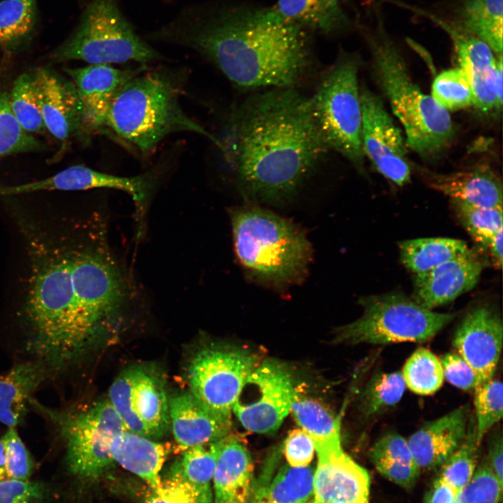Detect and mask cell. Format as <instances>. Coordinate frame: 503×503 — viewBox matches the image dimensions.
I'll return each mask as SVG.
<instances>
[{"instance_id": "cell-42", "label": "cell", "mask_w": 503, "mask_h": 503, "mask_svg": "<svg viewBox=\"0 0 503 503\" xmlns=\"http://www.w3.org/2000/svg\"><path fill=\"white\" fill-rule=\"evenodd\" d=\"M474 418L476 436L481 443L485 435L502 418L503 384L490 379L474 391Z\"/></svg>"}, {"instance_id": "cell-1", "label": "cell", "mask_w": 503, "mask_h": 503, "mask_svg": "<svg viewBox=\"0 0 503 503\" xmlns=\"http://www.w3.org/2000/svg\"><path fill=\"white\" fill-rule=\"evenodd\" d=\"M143 36L198 52L245 89L295 88L312 61L306 29L272 8L194 3Z\"/></svg>"}, {"instance_id": "cell-24", "label": "cell", "mask_w": 503, "mask_h": 503, "mask_svg": "<svg viewBox=\"0 0 503 503\" xmlns=\"http://www.w3.org/2000/svg\"><path fill=\"white\" fill-rule=\"evenodd\" d=\"M420 173L430 187L451 200L484 207H502V184L486 164L476 165L451 173L422 169Z\"/></svg>"}, {"instance_id": "cell-49", "label": "cell", "mask_w": 503, "mask_h": 503, "mask_svg": "<svg viewBox=\"0 0 503 503\" xmlns=\"http://www.w3.org/2000/svg\"><path fill=\"white\" fill-rule=\"evenodd\" d=\"M36 482L6 479L0 481V503H34L43 495Z\"/></svg>"}, {"instance_id": "cell-51", "label": "cell", "mask_w": 503, "mask_h": 503, "mask_svg": "<svg viewBox=\"0 0 503 503\" xmlns=\"http://www.w3.org/2000/svg\"><path fill=\"white\" fill-rule=\"evenodd\" d=\"M487 462L502 483L503 440L501 430H495L490 438Z\"/></svg>"}, {"instance_id": "cell-53", "label": "cell", "mask_w": 503, "mask_h": 503, "mask_svg": "<svg viewBox=\"0 0 503 503\" xmlns=\"http://www.w3.org/2000/svg\"><path fill=\"white\" fill-rule=\"evenodd\" d=\"M502 228L495 233L484 245L490 253L492 258L498 268L502 265Z\"/></svg>"}, {"instance_id": "cell-10", "label": "cell", "mask_w": 503, "mask_h": 503, "mask_svg": "<svg viewBox=\"0 0 503 503\" xmlns=\"http://www.w3.org/2000/svg\"><path fill=\"white\" fill-rule=\"evenodd\" d=\"M41 408L66 442L67 465L74 475L95 480L115 462L112 442L126 430L108 399L75 414Z\"/></svg>"}, {"instance_id": "cell-36", "label": "cell", "mask_w": 503, "mask_h": 503, "mask_svg": "<svg viewBox=\"0 0 503 503\" xmlns=\"http://www.w3.org/2000/svg\"><path fill=\"white\" fill-rule=\"evenodd\" d=\"M9 104L25 131L32 134L45 129L34 73H23L15 80L9 94Z\"/></svg>"}, {"instance_id": "cell-39", "label": "cell", "mask_w": 503, "mask_h": 503, "mask_svg": "<svg viewBox=\"0 0 503 503\" xmlns=\"http://www.w3.org/2000/svg\"><path fill=\"white\" fill-rule=\"evenodd\" d=\"M442 107L455 111L472 105L473 93L469 82L460 68L439 73L432 85L431 96Z\"/></svg>"}, {"instance_id": "cell-38", "label": "cell", "mask_w": 503, "mask_h": 503, "mask_svg": "<svg viewBox=\"0 0 503 503\" xmlns=\"http://www.w3.org/2000/svg\"><path fill=\"white\" fill-rule=\"evenodd\" d=\"M36 0L0 2V46L18 44L31 33L36 22Z\"/></svg>"}, {"instance_id": "cell-28", "label": "cell", "mask_w": 503, "mask_h": 503, "mask_svg": "<svg viewBox=\"0 0 503 503\" xmlns=\"http://www.w3.org/2000/svg\"><path fill=\"white\" fill-rule=\"evenodd\" d=\"M503 0H460L447 20L458 29L486 43L497 56L502 55Z\"/></svg>"}, {"instance_id": "cell-37", "label": "cell", "mask_w": 503, "mask_h": 503, "mask_svg": "<svg viewBox=\"0 0 503 503\" xmlns=\"http://www.w3.org/2000/svg\"><path fill=\"white\" fill-rule=\"evenodd\" d=\"M406 386L422 395H432L442 386L444 376L440 360L425 348H418L409 357L401 372Z\"/></svg>"}, {"instance_id": "cell-17", "label": "cell", "mask_w": 503, "mask_h": 503, "mask_svg": "<svg viewBox=\"0 0 503 503\" xmlns=\"http://www.w3.org/2000/svg\"><path fill=\"white\" fill-rule=\"evenodd\" d=\"M146 68L145 64L136 68L119 69L103 64L66 70L80 102L83 135L107 131V117L116 94L124 84Z\"/></svg>"}, {"instance_id": "cell-48", "label": "cell", "mask_w": 503, "mask_h": 503, "mask_svg": "<svg viewBox=\"0 0 503 503\" xmlns=\"http://www.w3.org/2000/svg\"><path fill=\"white\" fill-rule=\"evenodd\" d=\"M444 378L453 386L465 391H474L476 376L472 368L458 353H448L440 360Z\"/></svg>"}, {"instance_id": "cell-57", "label": "cell", "mask_w": 503, "mask_h": 503, "mask_svg": "<svg viewBox=\"0 0 503 503\" xmlns=\"http://www.w3.org/2000/svg\"><path fill=\"white\" fill-rule=\"evenodd\" d=\"M306 503H314V502H313V501L312 500V501L308 502H306Z\"/></svg>"}, {"instance_id": "cell-56", "label": "cell", "mask_w": 503, "mask_h": 503, "mask_svg": "<svg viewBox=\"0 0 503 503\" xmlns=\"http://www.w3.org/2000/svg\"><path fill=\"white\" fill-rule=\"evenodd\" d=\"M453 503H458V502L457 500L455 499V500Z\"/></svg>"}, {"instance_id": "cell-3", "label": "cell", "mask_w": 503, "mask_h": 503, "mask_svg": "<svg viewBox=\"0 0 503 503\" xmlns=\"http://www.w3.org/2000/svg\"><path fill=\"white\" fill-rule=\"evenodd\" d=\"M34 265L26 306L31 347L44 360L61 367L95 337L78 305L69 249L33 246Z\"/></svg>"}, {"instance_id": "cell-26", "label": "cell", "mask_w": 503, "mask_h": 503, "mask_svg": "<svg viewBox=\"0 0 503 503\" xmlns=\"http://www.w3.org/2000/svg\"><path fill=\"white\" fill-rule=\"evenodd\" d=\"M170 451L169 444L128 430L114 438L110 449L114 462L140 477L151 488L159 484L160 472Z\"/></svg>"}, {"instance_id": "cell-9", "label": "cell", "mask_w": 503, "mask_h": 503, "mask_svg": "<svg viewBox=\"0 0 503 503\" xmlns=\"http://www.w3.org/2000/svg\"><path fill=\"white\" fill-rule=\"evenodd\" d=\"M361 316L336 330L335 341L347 344L425 342L455 317L425 308L400 293L361 298Z\"/></svg>"}, {"instance_id": "cell-55", "label": "cell", "mask_w": 503, "mask_h": 503, "mask_svg": "<svg viewBox=\"0 0 503 503\" xmlns=\"http://www.w3.org/2000/svg\"><path fill=\"white\" fill-rule=\"evenodd\" d=\"M329 503H343V502H329Z\"/></svg>"}, {"instance_id": "cell-45", "label": "cell", "mask_w": 503, "mask_h": 503, "mask_svg": "<svg viewBox=\"0 0 503 503\" xmlns=\"http://www.w3.org/2000/svg\"><path fill=\"white\" fill-rule=\"evenodd\" d=\"M5 449L7 479L28 481L34 469V462L15 428H8L2 437Z\"/></svg>"}, {"instance_id": "cell-40", "label": "cell", "mask_w": 503, "mask_h": 503, "mask_svg": "<svg viewBox=\"0 0 503 503\" xmlns=\"http://www.w3.org/2000/svg\"><path fill=\"white\" fill-rule=\"evenodd\" d=\"M456 214L469 233L483 246L502 228V207H484L451 200Z\"/></svg>"}, {"instance_id": "cell-18", "label": "cell", "mask_w": 503, "mask_h": 503, "mask_svg": "<svg viewBox=\"0 0 503 503\" xmlns=\"http://www.w3.org/2000/svg\"><path fill=\"white\" fill-rule=\"evenodd\" d=\"M502 341V319L486 307L471 310L456 329L453 347L474 370L476 388L493 379L500 358Z\"/></svg>"}, {"instance_id": "cell-41", "label": "cell", "mask_w": 503, "mask_h": 503, "mask_svg": "<svg viewBox=\"0 0 503 503\" xmlns=\"http://www.w3.org/2000/svg\"><path fill=\"white\" fill-rule=\"evenodd\" d=\"M39 147V142L25 131L15 118L9 104V94L0 90V159Z\"/></svg>"}, {"instance_id": "cell-54", "label": "cell", "mask_w": 503, "mask_h": 503, "mask_svg": "<svg viewBox=\"0 0 503 503\" xmlns=\"http://www.w3.org/2000/svg\"><path fill=\"white\" fill-rule=\"evenodd\" d=\"M7 479L6 470L5 449L2 440H0V481Z\"/></svg>"}, {"instance_id": "cell-27", "label": "cell", "mask_w": 503, "mask_h": 503, "mask_svg": "<svg viewBox=\"0 0 503 503\" xmlns=\"http://www.w3.org/2000/svg\"><path fill=\"white\" fill-rule=\"evenodd\" d=\"M314 469L282 466L274 475L267 468L253 483L248 503H306L313 496Z\"/></svg>"}, {"instance_id": "cell-31", "label": "cell", "mask_w": 503, "mask_h": 503, "mask_svg": "<svg viewBox=\"0 0 503 503\" xmlns=\"http://www.w3.org/2000/svg\"><path fill=\"white\" fill-rule=\"evenodd\" d=\"M290 412L312 439L316 452L341 446L340 421L324 404L296 390Z\"/></svg>"}, {"instance_id": "cell-52", "label": "cell", "mask_w": 503, "mask_h": 503, "mask_svg": "<svg viewBox=\"0 0 503 503\" xmlns=\"http://www.w3.org/2000/svg\"><path fill=\"white\" fill-rule=\"evenodd\" d=\"M457 495L455 490L437 479L427 493L424 503H453Z\"/></svg>"}, {"instance_id": "cell-7", "label": "cell", "mask_w": 503, "mask_h": 503, "mask_svg": "<svg viewBox=\"0 0 503 503\" xmlns=\"http://www.w3.org/2000/svg\"><path fill=\"white\" fill-rule=\"evenodd\" d=\"M57 61L81 60L89 64H142L162 55L136 31L119 0H88L73 34L53 53Z\"/></svg>"}, {"instance_id": "cell-6", "label": "cell", "mask_w": 503, "mask_h": 503, "mask_svg": "<svg viewBox=\"0 0 503 503\" xmlns=\"http://www.w3.org/2000/svg\"><path fill=\"white\" fill-rule=\"evenodd\" d=\"M168 69L143 72L119 90L110 108L106 129L142 152L148 153L168 135L188 131L224 145L191 119L180 104L182 82Z\"/></svg>"}, {"instance_id": "cell-46", "label": "cell", "mask_w": 503, "mask_h": 503, "mask_svg": "<svg viewBox=\"0 0 503 503\" xmlns=\"http://www.w3.org/2000/svg\"><path fill=\"white\" fill-rule=\"evenodd\" d=\"M369 458L371 462L385 460L416 465L407 440L395 432L387 433L379 437L371 446Z\"/></svg>"}, {"instance_id": "cell-47", "label": "cell", "mask_w": 503, "mask_h": 503, "mask_svg": "<svg viewBox=\"0 0 503 503\" xmlns=\"http://www.w3.org/2000/svg\"><path fill=\"white\" fill-rule=\"evenodd\" d=\"M312 438L301 428L289 432L283 447L287 464L294 467L308 466L315 453Z\"/></svg>"}, {"instance_id": "cell-16", "label": "cell", "mask_w": 503, "mask_h": 503, "mask_svg": "<svg viewBox=\"0 0 503 503\" xmlns=\"http://www.w3.org/2000/svg\"><path fill=\"white\" fill-rule=\"evenodd\" d=\"M159 178L158 172L152 170L136 176L123 177L78 165L41 180L38 187L42 191H78L105 188L126 192L134 203L136 238L139 240L143 235L147 209L158 184Z\"/></svg>"}, {"instance_id": "cell-12", "label": "cell", "mask_w": 503, "mask_h": 503, "mask_svg": "<svg viewBox=\"0 0 503 503\" xmlns=\"http://www.w3.org/2000/svg\"><path fill=\"white\" fill-rule=\"evenodd\" d=\"M108 400L128 431L158 439L170 428L164 382L150 367L124 370L112 384Z\"/></svg>"}, {"instance_id": "cell-20", "label": "cell", "mask_w": 503, "mask_h": 503, "mask_svg": "<svg viewBox=\"0 0 503 503\" xmlns=\"http://www.w3.org/2000/svg\"><path fill=\"white\" fill-rule=\"evenodd\" d=\"M482 263L470 251L423 273L414 275L413 300L432 309L472 290L477 284Z\"/></svg>"}, {"instance_id": "cell-30", "label": "cell", "mask_w": 503, "mask_h": 503, "mask_svg": "<svg viewBox=\"0 0 503 503\" xmlns=\"http://www.w3.org/2000/svg\"><path fill=\"white\" fill-rule=\"evenodd\" d=\"M272 9L285 20L323 34H335L350 24L340 0H278Z\"/></svg>"}, {"instance_id": "cell-2", "label": "cell", "mask_w": 503, "mask_h": 503, "mask_svg": "<svg viewBox=\"0 0 503 503\" xmlns=\"http://www.w3.org/2000/svg\"><path fill=\"white\" fill-rule=\"evenodd\" d=\"M231 123L226 153L241 192L256 203L290 201L329 150L309 97L295 88L252 96L235 112Z\"/></svg>"}, {"instance_id": "cell-32", "label": "cell", "mask_w": 503, "mask_h": 503, "mask_svg": "<svg viewBox=\"0 0 503 503\" xmlns=\"http://www.w3.org/2000/svg\"><path fill=\"white\" fill-rule=\"evenodd\" d=\"M399 248L402 263L414 275L426 272L471 251L465 242L448 238L407 240L400 242Z\"/></svg>"}, {"instance_id": "cell-33", "label": "cell", "mask_w": 503, "mask_h": 503, "mask_svg": "<svg viewBox=\"0 0 503 503\" xmlns=\"http://www.w3.org/2000/svg\"><path fill=\"white\" fill-rule=\"evenodd\" d=\"M224 438L185 449L173 465L194 488L197 503H213L212 480Z\"/></svg>"}, {"instance_id": "cell-35", "label": "cell", "mask_w": 503, "mask_h": 503, "mask_svg": "<svg viewBox=\"0 0 503 503\" xmlns=\"http://www.w3.org/2000/svg\"><path fill=\"white\" fill-rule=\"evenodd\" d=\"M481 443L476 436L474 416L469 418L465 437L460 446L440 465L437 479L458 493L469 481L475 470Z\"/></svg>"}, {"instance_id": "cell-22", "label": "cell", "mask_w": 503, "mask_h": 503, "mask_svg": "<svg viewBox=\"0 0 503 503\" xmlns=\"http://www.w3.org/2000/svg\"><path fill=\"white\" fill-rule=\"evenodd\" d=\"M168 405L174 438L184 450L230 435L231 416L210 409L190 392L172 395L168 398Z\"/></svg>"}, {"instance_id": "cell-19", "label": "cell", "mask_w": 503, "mask_h": 503, "mask_svg": "<svg viewBox=\"0 0 503 503\" xmlns=\"http://www.w3.org/2000/svg\"><path fill=\"white\" fill-rule=\"evenodd\" d=\"M314 503H369L370 478L367 470L342 446L316 452Z\"/></svg>"}, {"instance_id": "cell-11", "label": "cell", "mask_w": 503, "mask_h": 503, "mask_svg": "<svg viewBox=\"0 0 503 503\" xmlns=\"http://www.w3.org/2000/svg\"><path fill=\"white\" fill-rule=\"evenodd\" d=\"M261 361L246 348L212 344L198 350L190 360V393L210 409L231 416L245 381Z\"/></svg>"}, {"instance_id": "cell-50", "label": "cell", "mask_w": 503, "mask_h": 503, "mask_svg": "<svg viewBox=\"0 0 503 503\" xmlns=\"http://www.w3.org/2000/svg\"><path fill=\"white\" fill-rule=\"evenodd\" d=\"M372 462L381 475L405 488H410L414 485L421 472L416 465L385 460H376Z\"/></svg>"}, {"instance_id": "cell-4", "label": "cell", "mask_w": 503, "mask_h": 503, "mask_svg": "<svg viewBox=\"0 0 503 503\" xmlns=\"http://www.w3.org/2000/svg\"><path fill=\"white\" fill-rule=\"evenodd\" d=\"M365 34L375 78L404 127L407 145L425 160L441 156L455 136L449 112L413 81L379 9L375 10L374 26Z\"/></svg>"}, {"instance_id": "cell-23", "label": "cell", "mask_w": 503, "mask_h": 503, "mask_svg": "<svg viewBox=\"0 0 503 503\" xmlns=\"http://www.w3.org/2000/svg\"><path fill=\"white\" fill-rule=\"evenodd\" d=\"M469 408L463 406L424 424L407 440L420 471L440 466L462 444Z\"/></svg>"}, {"instance_id": "cell-43", "label": "cell", "mask_w": 503, "mask_h": 503, "mask_svg": "<svg viewBox=\"0 0 503 503\" xmlns=\"http://www.w3.org/2000/svg\"><path fill=\"white\" fill-rule=\"evenodd\" d=\"M502 491V483L486 461L475 470L456 500L458 503H498Z\"/></svg>"}, {"instance_id": "cell-21", "label": "cell", "mask_w": 503, "mask_h": 503, "mask_svg": "<svg viewBox=\"0 0 503 503\" xmlns=\"http://www.w3.org/2000/svg\"><path fill=\"white\" fill-rule=\"evenodd\" d=\"M33 73L45 129L61 142L83 135L81 105L73 82L43 68Z\"/></svg>"}, {"instance_id": "cell-13", "label": "cell", "mask_w": 503, "mask_h": 503, "mask_svg": "<svg viewBox=\"0 0 503 503\" xmlns=\"http://www.w3.org/2000/svg\"><path fill=\"white\" fill-rule=\"evenodd\" d=\"M296 390L285 365L261 360L243 384L232 413L250 432L274 433L290 413Z\"/></svg>"}, {"instance_id": "cell-44", "label": "cell", "mask_w": 503, "mask_h": 503, "mask_svg": "<svg viewBox=\"0 0 503 503\" xmlns=\"http://www.w3.org/2000/svg\"><path fill=\"white\" fill-rule=\"evenodd\" d=\"M145 503H197V496L189 483L172 465L159 484L151 488Z\"/></svg>"}, {"instance_id": "cell-34", "label": "cell", "mask_w": 503, "mask_h": 503, "mask_svg": "<svg viewBox=\"0 0 503 503\" xmlns=\"http://www.w3.org/2000/svg\"><path fill=\"white\" fill-rule=\"evenodd\" d=\"M405 389L400 372H377L370 377L360 395L359 409L365 418H374L395 406Z\"/></svg>"}, {"instance_id": "cell-14", "label": "cell", "mask_w": 503, "mask_h": 503, "mask_svg": "<svg viewBox=\"0 0 503 503\" xmlns=\"http://www.w3.org/2000/svg\"><path fill=\"white\" fill-rule=\"evenodd\" d=\"M361 145L365 156L384 177L403 186L411 180L407 143L382 101L370 90L360 88Z\"/></svg>"}, {"instance_id": "cell-25", "label": "cell", "mask_w": 503, "mask_h": 503, "mask_svg": "<svg viewBox=\"0 0 503 503\" xmlns=\"http://www.w3.org/2000/svg\"><path fill=\"white\" fill-rule=\"evenodd\" d=\"M253 464L245 445L224 438L213 476L214 503H248L253 487Z\"/></svg>"}, {"instance_id": "cell-15", "label": "cell", "mask_w": 503, "mask_h": 503, "mask_svg": "<svg viewBox=\"0 0 503 503\" xmlns=\"http://www.w3.org/2000/svg\"><path fill=\"white\" fill-rule=\"evenodd\" d=\"M411 10L428 18L449 36L460 67L472 90V105L482 115H497L502 110V96L497 88L496 59L490 48L479 38L458 29L430 12L414 6Z\"/></svg>"}, {"instance_id": "cell-29", "label": "cell", "mask_w": 503, "mask_h": 503, "mask_svg": "<svg viewBox=\"0 0 503 503\" xmlns=\"http://www.w3.org/2000/svg\"><path fill=\"white\" fill-rule=\"evenodd\" d=\"M47 372L41 363L27 362L15 365L0 375V422L8 428L20 424L32 393L44 381Z\"/></svg>"}, {"instance_id": "cell-8", "label": "cell", "mask_w": 503, "mask_h": 503, "mask_svg": "<svg viewBox=\"0 0 503 503\" xmlns=\"http://www.w3.org/2000/svg\"><path fill=\"white\" fill-rule=\"evenodd\" d=\"M358 56L342 52L309 97L316 126L325 143L364 172Z\"/></svg>"}, {"instance_id": "cell-5", "label": "cell", "mask_w": 503, "mask_h": 503, "mask_svg": "<svg viewBox=\"0 0 503 503\" xmlns=\"http://www.w3.org/2000/svg\"><path fill=\"white\" fill-rule=\"evenodd\" d=\"M228 212L235 253L247 278L277 291L305 279L312 248L299 226L258 206Z\"/></svg>"}]
</instances>
